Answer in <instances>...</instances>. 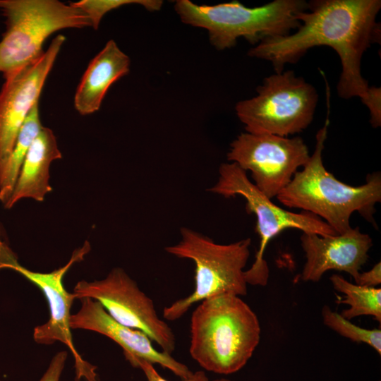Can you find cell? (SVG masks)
<instances>
[{
  "mask_svg": "<svg viewBox=\"0 0 381 381\" xmlns=\"http://www.w3.org/2000/svg\"><path fill=\"white\" fill-rule=\"evenodd\" d=\"M380 8V0L310 1L298 15L301 25L294 33L264 40L248 55L270 61L275 73H281L310 49L329 47L341 64L338 95L346 99L358 97L364 103L370 87L361 75V59L371 44L380 41V24L376 21Z\"/></svg>",
  "mask_w": 381,
  "mask_h": 381,
  "instance_id": "6da1fadb",
  "label": "cell"
},
{
  "mask_svg": "<svg viewBox=\"0 0 381 381\" xmlns=\"http://www.w3.org/2000/svg\"><path fill=\"white\" fill-rule=\"evenodd\" d=\"M329 124L327 116L324 126L316 134L313 154L277 198L284 206L316 215L337 234L351 228L350 217L355 212L376 226L375 207L381 201V174H369L364 184L353 186L340 181L329 172L322 161Z\"/></svg>",
  "mask_w": 381,
  "mask_h": 381,
  "instance_id": "7a4b0ae2",
  "label": "cell"
},
{
  "mask_svg": "<svg viewBox=\"0 0 381 381\" xmlns=\"http://www.w3.org/2000/svg\"><path fill=\"white\" fill-rule=\"evenodd\" d=\"M198 303L190 319V356L212 373L238 372L260 342L261 329L256 314L235 295L217 296Z\"/></svg>",
  "mask_w": 381,
  "mask_h": 381,
  "instance_id": "3957f363",
  "label": "cell"
},
{
  "mask_svg": "<svg viewBox=\"0 0 381 381\" xmlns=\"http://www.w3.org/2000/svg\"><path fill=\"white\" fill-rule=\"evenodd\" d=\"M174 9L183 23L207 30L212 45L224 50L235 46L240 37L256 45L289 35L300 26L298 17L308 9V2L274 0L250 8L237 1L207 6L178 0Z\"/></svg>",
  "mask_w": 381,
  "mask_h": 381,
  "instance_id": "277c9868",
  "label": "cell"
},
{
  "mask_svg": "<svg viewBox=\"0 0 381 381\" xmlns=\"http://www.w3.org/2000/svg\"><path fill=\"white\" fill-rule=\"evenodd\" d=\"M180 232L181 241L164 249L179 258L193 262L195 286L190 294L164 308L165 320L175 321L193 304L212 297L224 294L241 297L247 294L244 268L250 256V238L220 244L187 227L181 228Z\"/></svg>",
  "mask_w": 381,
  "mask_h": 381,
  "instance_id": "5b68a950",
  "label": "cell"
},
{
  "mask_svg": "<svg viewBox=\"0 0 381 381\" xmlns=\"http://www.w3.org/2000/svg\"><path fill=\"white\" fill-rule=\"evenodd\" d=\"M6 30L0 40V73L5 80L37 60L54 32L91 27L88 17L58 0H0Z\"/></svg>",
  "mask_w": 381,
  "mask_h": 381,
  "instance_id": "8992f818",
  "label": "cell"
},
{
  "mask_svg": "<svg viewBox=\"0 0 381 381\" xmlns=\"http://www.w3.org/2000/svg\"><path fill=\"white\" fill-rule=\"evenodd\" d=\"M207 190L224 198L237 195L244 198L247 213H253L256 217L255 231L260 236V246L253 263L244 272L248 284L267 285L270 270L264 258L265 252L268 243L284 230L296 229L303 233L322 236L337 234L325 222L310 212L295 213L275 205L258 189L248 179L247 172L236 163H222L217 183Z\"/></svg>",
  "mask_w": 381,
  "mask_h": 381,
  "instance_id": "52a82bcc",
  "label": "cell"
},
{
  "mask_svg": "<svg viewBox=\"0 0 381 381\" xmlns=\"http://www.w3.org/2000/svg\"><path fill=\"white\" fill-rule=\"evenodd\" d=\"M256 90V96L236 104V115L246 132L288 137L302 132L311 123L318 92L292 70L265 78Z\"/></svg>",
  "mask_w": 381,
  "mask_h": 381,
  "instance_id": "ba28073f",
  "label": "cell"
},
{
  "mask_svg": "<svg viewBox=\"0 0 381 381\" xmlns=\"http://www.w3.org/2000/svg\"><path fill=\"white\" fill-rule=\"evenodd\" d=\"M90 249V243L85 241L83 246L73 251L66 265L50 272H40L23 266L16 253L0 236V270L8 269L20 274L40 289L48 304L49 319L35 327V341L44 345L56 342L64 344L74 359L76 381H97V367L85 361L73 344L69 322L71 309L76 297L66 289L63 279L71 267L83 260Z\"/></svg>",
  "mask_w": 381,
  "mask_h": 381,
  "instance_id": "9c48e42d",
  "label": "cell"
},
{
  "mask_svg": "<svg viewBox=\"0 0 381 381\" xmlns=\"http://www.w3.org/2000/svg\"><path fill=\"white\" fill-rule=\"evenodd\" d=\"M73 293L76 299L90 298L98 301L114 320L143 332L161 351L171 355L175 350L172 329L159 317L152 300L123 269L113 268L99 280H81Z\"/></svg>",
  "mask_w": 381,
  "mask_h": 381,
  "instance_id": "30bf717a",
  "label": "cell"
},
{
  "mask_svg": "<svg viewBox=\"0 0 381 381\" xmlns=\"http://www.w3.org/2000/svg\"><path fill=\"white\" fill-rule=\"evenodd\" d=\"M302 138L241 133L230 144L229 162L250 171L253 184L272 199L285 188L310 157Z\"/></svg>",
  "mask_w": 381,
  "mask_h": 381,
  "instance_id": "8fae6325",
  "label": "cell"
},
{
  "mask_svg": "<svg viewBox=\"0 0 381 381\" xmlns=\"http://www.w3.org/2000/svg\"><path fill=\"white\" fill-rule=\"evenodd\" d=\"M66 41L56 36L48 49L13 77L5 80L0 91V176L18 133L34 105L39 102L48 75Z\"/></svg>",
  "mask_w": 381,
  "mask_h": 381,
  "instance_id": "7c38bea8",
  "label": "cell"
},
{
  "mask_svg": "<svg viewBox=\"0 0 381 381\" xmlns=\"http://www.w3.org/2000/svg\"><path fill=\"white\" fill-rule=\"evenodd\" d=\"M301 243L306 259L301 278L313 282H319L329 270L345 272L356 282L373 246L370 236L362 233L358 227L325 236L303 233Z\"/></svg>",
  "mask_w": 381,
  "mask_h": 381,
  "instance_id": "4fadbf2b",
  "label": "cell"
},
{
  "mask_svg": "<svg viewBox=\"0 0 381 381\" xmlns=\"http://www.w3.org/2000/svg\"><path fill=\"white\" fill-rule=\"evenodd\" d=\"M80 300L79 310L70 317L71 329L89 330L109 338L121 347L128 362L135 358L143 359L171 370L182 380L192 375L187 365L171 355L157 350L145 334L114 320L98 301L90 298Z\"/></svg>",
  "mask_w": 381,
  "mask_h": 381,
  "instance_id": "5bb4252c",
  "label": "cell"
},
{
  "mask_svg": "<svg viewBox=\"0 0 381 381\" xmlns=\"http://www.w3.org/2000/svg\"><path fill=\"white\" fill-rule=\"evenodd\" d=\"M131 61L113 40L92 59L74 96V107L81 115L97 111L111 85L130 71Z\"/></svg>",
  "mask_w": 381,
  "mask_h": 381,
  "instance_id": "9a60e30c",
  "label": "cell"
},
{
  "mask_svg": "<svg viewBox=\"0 0 381 381\" xmlns=\"http://www.w3.org/2000/svg\"><path fill=\"white\" fill-rule=\"evenodd\" d=\"M61 157L54 132L42 126L27 153L12 195L4 207L10 209L24 198L43 202L47 194L52 191L49 183L51 164Z\"/></svg>",
  "mask_w": 381,
  "mask_h": 381,
  "instance_id": "2e32d148",
  "label": "cell"
},
{
  "mask_svg": "<svg viewBox=\"0 0 381 381\" xmlns=\"http://www.w3.org/2000/svg\"><path fill=\"white\" fill-rule=\"evenodd\" d=\"M42 126L38 102L26 117L0 176V202L4 205L12 195L27 153Z\"/></svg>",
  "mask_w": 381,
  "mask_h": 381,
  "instance_id": "e0dca14e",
  "label": "cell"
},
{
  "mask_svg": "<svg viewBox=\"0 0 381 381\" xmlns=\"http://www.w3.org/2000/svg\"><path fill=\"white\" fill-rule=\"evenodd\" d=\"M333 288L345 295V299L339 301L349 308L341 315L347 320L361 315H370L381 322V289L353 284L339 274L330 277Z\"/></svg>",
  "mask_w": 381,
  "mask_h": 381,
  "instance_id": "ac0fdd59",
  "label": "cell"
},
{
  "mask_svg": "<svg viewBox=\"0 0 381 381\" xmlns=\"http://www.w3.org/2000/svg\"><path fill=\"white\" fill-rule=\"evenodd\" d=\"M322 317L324 324L337 333L354 342L366 344L381 354L380 329H369L357 326L327 306L322 308Z\"/></svg>",
  "mask_w": 381,
  "mask_h": 381,
  "instance_id": "d6986e66",
  "label": "cell"
},
{
  "mask_svg": "<svg viewBox=\"0 0 381 381\" xmlns=\"http://www.w3.org/2000/svg\"><path fill=\"white\" fill-rule=\"evenodd\" d=\"M89 18L91 27L97 30L103 16L108 12L128 4H139L149 11L159 10L163 4L159 0H80L71 2Z\"/></svg>",
  "mask_w": 381,
  "mask_h": 381,
  "instance_id": "ffe728a7",
  "label": "cell"
},
{
  "mask_svg": "<svg viewBox=\"0 0 381 381\" xmlns=\"http://www.w3.org/2000/svg\"><path fill=\"white\" fill-rule=\"evenodd\" d=\"M134 368L142 370L147 381H169L162 377L155 370L154 365L145 360L135 358L129 362ZM182 381H209L206 373L202 370L193 372L192 375Z\"/></svg>",
  "mask_w": 381,
  "mask_h": 381,
  "instance_id": "44dd1931",
  "label": "cell"
},
{
  "mask_svg": "<svg viewBox=\"0 0 381 381\" xmlns=\"http://www.w3.org/2000/svg\"><path fill=\"white\" fill-rule=\"evenodd\" d=\"M67 357L68 353L66 351L56 353L53 356L47 369L39 381H60Z\"/></svg>",
  "mask_w": 381,
  "mask_h": 381,
  "instance_id": "7402d4cb",
  "label": "cell"
},
{
  "mask_svg": "<svg viewBox=\"0 0 381 381\" xmlns=\"http://www.w3.org/2000/svg\"><path fill=\"white\" fill-rule=\"evenodd\" d=\"M370 111V123L373 128L381 125V88L372 86L368 98L364 103Z\"/></svg>",
  "mask_w": 381,
  "mask_h": 381,
  "instance_id": "603a6c76",
  "label": "cell"
},
{
  "mask_svg": "<svg viewBox=\"0 0 381 381\" xmlns=\"http://www.w3.org/2000/svg\"><path fill=\"white\" fill-rule=\"evenodd\" d=\"M381 283V263H376L370 270L360 272L355 284L368 287H375Z\"/></svg>",
  "mask_w": 381,
  "mask_h": 381,
  "instance_id": "cb8c5ba5",
  "label": "cell"
},
{
  "mask_svg": "<svg viewBox=\"0 0 381 381\" xmlns=\"http://www.w3.org/2000/svg\"><path fill=\"white\" fill-rule=\"evenodd\" d=\"M213 381H232L231 380H229V379H226V378H219V379H216Z\"/></svg>",
  "mask_w": 381,
  "mask_h": 381,
  "instance_id": "d4e9b609",
  "label": "cell"
}]
</instances>
